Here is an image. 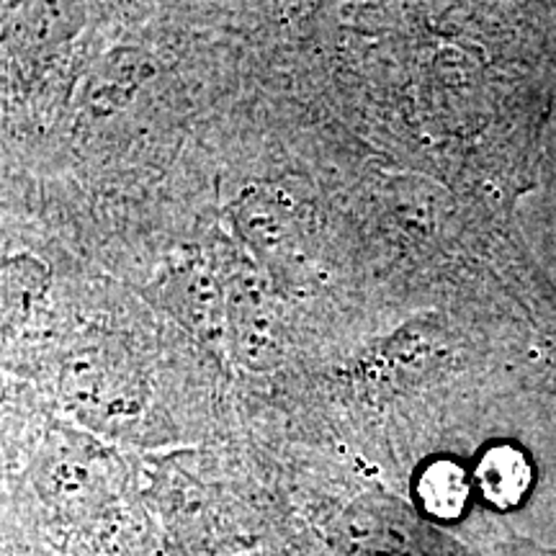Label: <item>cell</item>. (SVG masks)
I'll return each mask as SVG.
<instances>
[{
  "instance_id": "cell-1",
  "label": "cell",
  "mask_w": 556,
  "mask_h": 556,
  "mask_svg": "<svg viewBox=\"0 0 556 556\" xmlns=\"http://www.w3.org/2000/svg\"><path fill=\"white\" fill-rule=\"evenodd\" d=\"M75 413L99 422L135 420L150 400V381L139 361L119 343H90L73 351L60 377Z\"/></svg>"
},
{
  "instance_id": "cell-2",
  "label": "cell",
  "mask_w": 556,
  "mask_h": 556,
  "mask_svg": "<svg viewBox=\"0 0 556 556\" xmlns=\"http://www.w3.org/2000/svg\"><path fill=\"white\" fill-rule=\"evenodd\" d=\"M222 330L235 358L250 371H270L283 358V323L266 283L253 270L242 268L225 278Z\"/></svg>"
},
{
  "instance_id": "cell-3",
  "label": "cell",
  "mask_w": 556,
  "mask_h": 556,
  "mask_svg": "<svg viewBox=\"0 0 556 556\" xmlns=\"http://www.w3.org/2000/svg\"><path fill=\"white\" fill-rule=\"evenodd\" d=\"M343 556H446L430 528L392 497H364L340 523Z\"/></svg>"
},
{
  "instance_id": "cell-4",
  "label": "cell",
  "mask_w": 556,
  "mask_h": 556,
  "mask_svg": "<svg viewBox=\"0 0 556 556\" xmlns=\"http://www.w3.org/2000/svg\"><path fill=\"white\" fill-rule=\"evenodd\" d=\"M235 225L240 238L268 266H287V258L294 245V229L287 201L278 193L248 191L235 206Z\"/></svg>"
},
{
  "instance_id": "cell-5",
  "label": "cell",
  "mask_w": 556,
  "mask_h": 556,
  "mask_svg": "<svg viewBox=\"0 0 556 556\" xmlns=\"http://www.w3.org/2000/svg\"><path fill=\"white\" fill-rule=\"evenodd\" d=\"M52 270L39 255L18 253L0 258V336L24 328L45 302Z\"/></svg>"
},
{
  "instance_id": "cell-6",
  "label": "cell",
  "mask_w": 556,
  "mask_h": 556,
  "mask_svg": "<svg viewBox=\"0 0 556 556\" xmlns=\"http://www.w3.org/2000/svg\"><path fill=\"white\" fill-rule=\"evenodd\" d=\"M475 479L458 462L433 458L420 469L415 482V497L420 510L433 520H454L467 510Z\"/></svg>"
},
{
  "instance_id": "cell-7",
  "label": "cell",
  "mask_w": 556,
  "mask_h": 556,
  "mask_svg": "<svg viewBox=\"0 0 556 556\" xmlns=\"http://www.w3.org/2000/svg\"><path fill=\"white\" fill-rule=\"evenodd\" d=\"M475 486L486 503L495 507L518 505L531 484V467L526 456L513 446H492L484 451L475 469Z\"/></svg>"
},
{
  "instance_id": "cell-8",
  "label": "cell",
  "mask_w": 556,
  "mask_h": 556,
  "mask_svg": "<svg viewBox=\"0 0 556 556\" xmlns=\"http://www.w3.org/2000/svg\"><path fill=\"white\" fill-rule=\"evenodd\" d=\"M148 67L135 52H116L99 75H93L90 83V99L96 109H114L122 106L131 93L139 88V83L148 78Z\"/></svg>"
}]
</instances>
